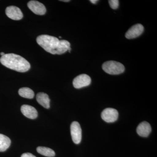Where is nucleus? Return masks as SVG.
I'll return each instance as SVG.
<instances>
[{
  "mask_svg": "<svg viewBox=\"0 0 157 157\" xmlns=\"http://www.w3.org/2000/svg\"><path fill=\"white\" fill-rule=\"evenodd\" d=\"M37 43L46 52L52 54L61 55L71 50L70 42L67 40H59L56 37L42 35L37 37Z\"/></svg>",
  "mask_w": 157,
  "mask_h": 157,
  "instance_id": "f257e3e1",
  "label": "nucleus"
},
{
  "mask_svg": "<svg viewBox=\"0 0 157 157\" xmlns=\"http://www.w3.org/2000/svg\"><path fill=\"white\" fill-rule=\"evenodd\" d=\"M1 63L6 67L17 72H27L31 67L29 62L23 57L14 53L6 54L0 59Z\"/></svg>",
  "mask_w": 157,
  "mask_h": 157,
  "instance_id": "f03ea898",
  "label": "nucleus"
},
{
  "mask_svg": "<svg viewBox=\"0 0 157 157\" xmlns=\"http://www.w3.org/2000/svg\"><path fill=\"white\" fill-rule=\"evenodd\" d=\"M102 69L106 73L110 75H118L124 73L125 67L119 62L109 61L105 62L102 65Z\"/></svg>",
  "mask_w": 157,
  "mask_h": 157,
  "instance_id": "7ed1b4c3",
  "label": "nucleus"
},
{
  "mask_svg": "<svg viewBox=\"0 0 157 157\" xmlns=\"http://www.w3.org/2000/svg\"><path fill=\"white\" fill-rule=\"evenodd\" d=\"M70 131L73 142L76 144L80 143L82 139V129L78 122L72 123L70 126Z\"/></svg>",
  "mask_w": 157,
  "mask_h": 157,
  "instance_id": "20e7f679",
  "label": "nucleus"
},
{
  "mask_svg": "<svg viewBox=\"0 0 157 157\" xmlns=\"http://www.w3.org/2000/svg\"><path fill=\"white\" fill-rule=\"evenodd\" d=\"M118 112L116 109L107 108L104 109L101 113L102 119L107 123H113L117 120Z\"/></svg>",
  "mask_w": 157,
  "mask_h": 157,
  "instance_id": "39448f33",
  "label": "nucleus"
},
{
  "mask_svg": "<svg viewBox=\"0 0 157 157\" xmlns=\"http://www.w3.org/2000/svg\"><path fill=\"white\" fill-rule=\"evenodd\" d=\"M91 79L90 77L86 74H81L76 76L73 81V86L76 89L87 86L90 84Z\"/></svg>",
  "mask_w": 157,
  "mask_h": 157,
  "instance_id": "423d86ee",
  "label": "nucleus"
},
{
  "mask_svg": "<svg viewBox=\"0 0 157 157\" xmlns=\"http://www.w3.org/2000/svg\"><path fill=\"white\" fill-rule=\"evenodd\" d=\"M28 7L34 13L38 15H44L46 12L45 6L38 1H30L28 3Z\"/></svg>",
  "mask_w": 157,
  "mask_h": 157,
  "instance_id": "0eeeda50",
  "label": "nucleus"
},
{
  "mask_svg": "<svg viewBox=\"0 0 157 157\" xmlns=\"http://www.w3.org/2000/svg\"><path fill=\"white\" fill-rule=\"evenodd\" d=\"M6 15L9 18L14 20L22 19L23 15L21 10L18 7L10 6L7 7L6 10Z\"/></svg>",
  "mask_w": 157,
  "mask_h": 157,
  "instance_id": "6e6552de",
  "label": "nucleus"
},
{
  "mask_svg": "<svg viewBox=\"0 0 157 157\" xmlns=\"http://www.w3.org/2000/svg\"><path fill=\"white\" fill-rule=\"evenodd\" d=\"M144 30L143 26L140 24H137L132 26L125 34V37L128 39H133L139 36Z\"/></svg>",
  "mask_w": 157,
  "mask_h": 157,
  "instance_id": "1a4fd4ad",
  "label": "nucleus"
},
{
  "mask_svg": "<svg viewBox=\"0 0 157 157\" xmlns=\"http://www.w3.org/2000/svg\"><path fill=\"white\" fill-rule=\"evenodd\" d=\"M151 132L150 124L146 121H144L139 124L137 127V134L142 137H147Z\"/></svg>",
  "mask_w": 157,
  "mask_h": 157,
  "instance_id": "9d476101",
  "label": "nucleus"
},
{
  "mask_svg": "<svg viewBox=\"0 0 157 157\" xmlns=\"http://www.w3.org/2000/svg\"><path fill=\"white\" fill-rule=\"evenodd\" d=\"M21 110L23 114L29 118L34 119L38 117V112L36 109L30 105H22Z\"/></svg>",
  "mask_w": 157,
  "mask_h": 157,
  "instance_id": "9b49d317",
  "label": "nucleus"
},
{
  "mask_svg": "<svg viewBox=\"0 0 157 157\" xmlns=\"http://www.w3.org/2000/svg\"><path fill=\"white\" fill-rule=\"evenodd\" d=\"M37 102L44 108L48 109L50 107V99L48 95L44 93H39L36 95Z\"/></svg>",
  "mask_w": 157,
  "mask_h": 157,
  "instance_id": "f8f14e48",
  "label": "nucleus"
},
{
  "mask_svg": "<svg viewBox=\"0 0 157 157\" xmlns=\"http://www.w3.org/2000/svg\"><path fill=\"white\" fill-rule=\"evenodd\" d=\"M10 138L6 135L0 134V152L6 151L11 145Z\"/></svg>",
  "mask_w": 157,
  "mask_h": 157,
  "instance_id": "ddd939ff",
  "label": "nucleus"
},
{
  "mask_svg": "<svg viewBox=\"0 0 157 157\" xmlns=\"http://www.w3.org/2000/svg\"><path fill=\"white\" fill-rule=\"evenodd\" d=\"M18 94L21 97L27 99H33L35 96L33 91L28 87H23L20 89Z\"/></svg>",
  "mask_w": 157,
  "mask_h": 157,
  "instance_id": "4468645a",
  "label": "nucleus"
},
{
  "mask_svg": "<svg viewBox=\"0 0 157 157\" xmlns=\"http://www.w3.org/2000/svg\"><path fill=\"white\" fill-rule=\"evenodd\" d=\"M37 151L45 156L53 157L55 155V153L53 150L45 147H39L37 148Z\"/></svg>",
  "mask_w": 157,
  "mask_h": 157,
  "instance_id": "2eb2a0df",
  "label": "nucleus"
},
{
  "mask_svg": "<svg viewBox=\"0 0 157 157\" xmlns=\"http://www.w3.org/2000/svg\"><path fill=\"white\" fill-rule=\"evenodd\" d=\"M109 3L110 7L113 9H117L119 5V1L118 0H110L109 1Z\"/></svg>",
  "mask_w": 157,
  "mask_h": 157,
  "instance_id": "dca6fc26",
  "label": "nucleus"
},
{
  "mask_svg": "<svg viewBox=\"0 0 157 157\" xmlns=\"http://www.w3.org/2000/svg\"><path fill=\"white\" fill-rule=\"evenodd\" d=\"M21 157H36L30 153H25L21 155Z\"/></svg>",
  "mask_w": 157,
  "mask_h": 157,
  "instance_id": "f3484780",
  "label": "nucleus"
},
{
  "mask_svg": "<svg viewBox=\"0 0 157 157\" xmlns=\"http://www.w3.org/2000/svg\"><path fill=\"white\" fill-rule=\"evenodd\" d=\"M98 1H97V0H90V2H91L92 3H93V4H96Z\"/></svg>",
  "mask_w": 157,
  "mask_h": 157,
  "instance_id": "a211bd4d",
  "label": "nucleus"
},
{
  "mask_svg": "<svg viewBox=\"0 0 157 157\" xmlns=\"http://www.w3.org/2000/svg\"><path fill=\"white\" fill-rule=\"evenodd\" d=\"M6 54L4 52H2L0 53V55H1V56H3L5 55Z\"/></svg>",
  "mask_w": 157,
  "mask_h": 157,
  "instance_id": "6ab92c4d",
  "label": "nucleus"
},
{
  "mask_svg": "<svg viewBox=\"0 0 157 157\" xmlns=\"http://www.w3.org/2000/svg\"><path fill=\"white\" fill-rule=\"evenodd\" d=\"M61 1V2H69L70 1H69V0H63V1Z\"/></svg>",
  "mask_w": 157,
  "mask_h": 157,
  "instance_id": "aec40b11",
  "label": "nucleus"
}]
</instances>
